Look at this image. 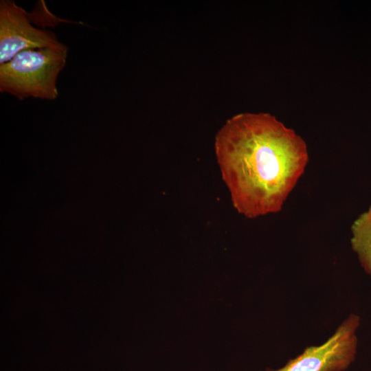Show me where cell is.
I'll list each match as a JSON object with an SVG mask.
<instances>
[{
    "label": "cell",
    "mask_w": 371,
    "mask_h": 371,
    "mask_svg": "<svg viewBox=\"0 0 371 371\" xmlns=\"http://www.w3.org/2000/svg\"><path fill=\"white\" fill-rule=\"evenodd\" d=\"M350 244L364 271L371 276V205L352 223Z\"/></svg>",
    "instance_id": "obj_5"
},
{
    "label": "cell",
    "mask_w": 371,
    "mask_h": 371,
    "mask_svg": "<svg viewBox=\"0 0 371 371\" xmlns=\"http://www.w3.org/2000/svg\"><path fill=\"white\" fill-rule=\"evenodd\" d=\"M214 150L234 207L250 218L280 212L308 162L307 145L269 113H240L218 131Z\"/></svg>",
    "instance_id": "obj_1"
},
{
    "label": "cell",
    "mask_w": 371,
    "mask_h": 371,
    "mask_svg": "<svg viewBox=\"0 0 371 371\" xmlns=\"http://www.w3.org/2000/svg\"><path fill=\"white\" fill-rule=\"evenodd\" d=\"M68 47L23 50L0 65V91L22 100L32 97L52 100L58 95L56 80L64 68Z\"/></svg>",
    "instance_id": "obj_2"
},
{
    "label": "cell",
    "mask_w": 371,
    "mask_h": 371,
    "mask_svg": "<svg viewBox=\"0 0 371 371\" xmlns=\"http://www.w3.org/2000/svg\"><path fill=\"white\" fill-rule=\"evenodd\" d=\"M65 46L54 33L34 27L29 14L14 1H0V65L25 49Z\"/></svg>",
    "instance_id": "obj_4"
},
{
    "label": "cell",
    "mask_w": 371,
    "mask_h": 371,
    "mask_svg": "<svg viewBox=\"0 0 371 371\" xmlns=\"http://www.w3.org/2000/svg\"><path fill=\"white\" fill-rule=\"evenodd\" d=\"M360 317L350 314L323 344L309 346L284 366L265 371H344L354 361Z\"/></svg>",
    "instance_id": "obj_3"
}]
</instances>
